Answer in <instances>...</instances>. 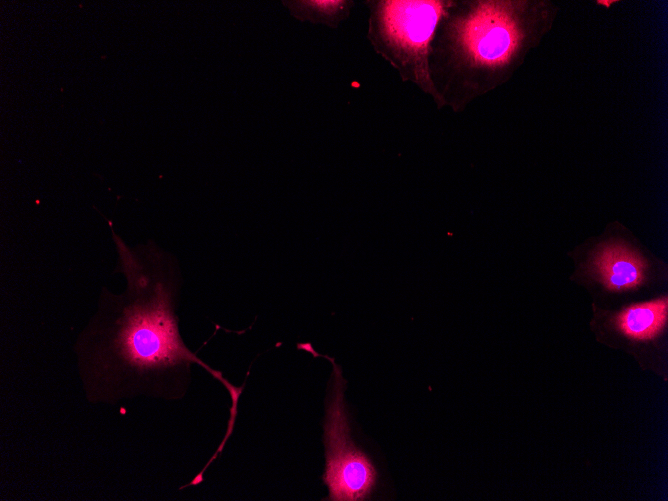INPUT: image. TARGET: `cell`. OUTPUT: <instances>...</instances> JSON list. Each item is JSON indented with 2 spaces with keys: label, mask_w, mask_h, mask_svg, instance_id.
<instances>
[{
  "label": "cell",
  "mask_w": 668,
  "mask_h": 501,
  "mask_svg": "<svg viewBox=\"0 0 668 501\" xmlns=\"http://www.w3.org/2000/svg\"><path fill=\"white\" fill-rule=\"evenodd\" d=\"M291 15L303 22L337 28L348 19L354 6L350 0L283 1Z\"/></svg>",
  "instance_id": "7"
},
{
  "label": "cell",
  "mask_w": 668,
  "mask_h": 501,
  "mask_svg": "<svg viewBox=\"0 0 668 501\" xmlns=\"http://www.w3.org/2000/svg\"><path fill=\"white\" fill-rule=\"evenodd\" d=\"M667 311V297L632 305L617 315L616 325L629 338L649 340L660 333L666 325Z\"/></svg>",
  "instance_id": "6"
},
{
  "label": "cell",
  "mask_w": 668,
  "mask_h": 501,
  "mask_svg": "<svg viewBox=\"0 0 668 501\" xmlns=\"http://www.w3.org/2000/svg\"><path fill=\"white\" fill-rule=\"evenodd\" d=\"M593 264L600 281L611 291L633 289L645 278L644 260L619 243H610L599 249Z\"/></svg>",
  "instance_id": "5"
},
{
  "label": "cell",
  "mask_w": 668,
  "mask_h": 501,
  "mask_svg": "<svg viewBox=\"0 0 668 501\" xmlns=\"http://www.w3.org/2000/svg\"><path fill=\"white\" fill-rule=\"evenodd\" d=\"M108 222L117 269L127 284L119 295L103 291L97 313L79 338L81 363L101 375L126 378L197 363L226 386L234 416L241 389L202 362L180 337L168 280L174 270L172 258L152 243L129 246Z\"/></svg>",
  "instance_id": "1"
},
{
  "label": "cell",
  "mask_w": 668,
  "mask_h": 501,
  "mask_svg": "<svg viewBox=\"0 0 668 501\" xmlns=\"http://www.w3.org/2000/svg\"><path fill=\"white\" fill-rule=\"evenodd\" d=\"M334 367V396L325 422L326 467L323 480L329 489V500L360 501L370 495L376 484L377 471L367 455L351 440L343 402L344 380Z\"/></svg>",
  "instance_id": "4"
},
{
  "label": "cell",
  "mask_w": 668,
  "mask_h": 501,
  "mask_svg": "<svg viewBox=\"0 0 668 501\" xmlns=\"http://www.w3.org/2000/svg\"><path fill=\"white\" fill-rule=\"evenodd\" d=\"M550 1H450L429 51L436 106L463 111L511 79L551 29Z\"/></svg>",
  "instance_id": "2"
},
{
  "label": "cell",
  "mask_w": 668,
  "mask_h": 501,
  "mask_svg": "<svg viewBox=\"0 0 668 501\" xmlns=\"http://www.w3.org/2000/svg\"><path fill=\"white\" fill-rule=\"evenodd\" d=\"M451 0H367V38L398 73L436 103L429 74V51Z\"/></svg>",
  "instance_id": "3"
}]
</instances>
